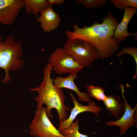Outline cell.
<instances>
[{"label":"cell","instance_id":"1","mask_svg":"<svg viewBox=\"0 0 137 137\" xmlns=\"http://www.w3.org/2000/svg\"><path fill=\"white\" fill-rule=\"evenodd\" d=\"M102 22L95 21L91 26L82 28L74 25V31H66L68 39H80L87 41L97 50L99 58L102 60L113 56L119 49L120 42L114 37V31L118 23V20L108 11Z\"/></svg>","mask_w":137,"mask_h":137},{"label":"cell","instance_id":"2","mask_svg":"<svg viewBox=\"0 0 137 137\" xmlns=\"http://www.w3.org/2000/svg\"><path fill=\"white\" fill-rule=\"evenodd\" d=\"M52 70L51 65L48 63L43 69V78L41 84L39 87L29 90L38 93V95L35 98L37 102V109L42 107L45 104L47 106V116L52 119L53 116L51 110L55 108L58 113L59 121L61 122L67 118V111H70L71 108L65 104L66 97L62 89L57 88L53 83L54 79L51 77Z\"/></svg>","mask_w":137,"mask_h":137},{"label":"cell","instance_id":"3","mask_svg":"<svg viewBox=\"0 0 137 137\" xmlns=\"http://www.w3.org/2000/svg\"><path fill=\"white\" fill-rule=\"evenodd\" d=\"M2 36H0V68L5 72L4 78L1 81L7 84L11 78L10 71H18L22 67L24 61L22 58L23 53L21 41L16 40L13 36H8L4 40Z\"/></svg>","mask_w":137,"mask_h":137},{"label":"cell","instance_id":"4","mask_svg":"<svg viewBox=\"0 0 137 137\" xmlns=\"http://www.w3.org/2000/svg\"><path fill=\"white\" fill-rule=\"evenodd\" d=\"M64 49L79 65L88 67L99 58L98 53L90 43L80 39H68L64 45Z\"/></svg>","mask_w":137,"mask_h":137},{"label":"cell","instance_id":"5","mask_svg":"<svg viewBox=\"0 0 137 137\" xmlns=\"http://www.w3.org/2000/svg\"><path fill=\"white\" fill-rule=\"evenodd\" d=\"M47 114L46 107L37 109L29 125L30 135L36 137H66L53 125Z\"/></svg>","mask_w":137,"mask_h":137},{"label":"cell","instance_id":"6","mask_svg":"<svg viewBox=\"0 0 137 137\" xmlns=\"http://www.w3.org/2000/svg\"><path fill=\"white\" fill-rule=\"evenodd\" d=\"M49 60L52 69L59 75L68 73L77 75L84 68L77 63L63 48H56L51 54Z\"/></svg>","mask_w":137,"mask_h":137},{"label":"cell","instance_id":"7","mask_svg":"<svg viewBox=\"0 0 137 137\" xmlns=\"http://www.w3.org/2000/svg\"><path fill=\"white\" fill-rule=\"evenodd\" d=\"M119 87L122 91V96L124 101L125 111L122 116L115 121H110L107 122L108 126H116L120 128V134L121 135L124 134L131 127L136 125L137 122V109L136 103L135 107L132 108L130 104L128 103L124 96V86L122 84Z\"/></svg>","mask_w":137,"mask_h":137},{"label":"cell","instance_id":"8","mask_svg":"<svg viewBox=\"0 0 137 137\" xmlns=\"http://www.w3.org/2000/svg\"><path fill=\"white\" fill-rule=\"evenodd\" d=\"M24 7L22 0H0V23L11 25Z\"/></svg>","mask_w":137,"mask_h":137},{"label":"cell","instance_id":"9","mask_svg":"<svg viewBox=\"0 0 137 137\" xmlns=\"http://www.w3.org/2000/svg\"><path fill=\"white\" fill-rule=\"evenodd\" d=\"M69 94L73 99L74 106L72 108L68 117L66 120L59 123L58 130L60 132L69 127L77 115L81 113L85 112H92L94 113L98 118L99 113L102 110V108L96 105L94 101H91L89 102L87 106L83 105L78 102L72 92Z\"/></svg>","mask_w":137,"mask_h":137},{"label":"cell","instance_id":"10","mask_svg":"<svg viewBox=\"0 0 137 137\" xmlns=\"http://www.w3.org/2000/svg\"><path fill=\"white\" fill-rule=\"evenodd\" d=\"M61 20L59 14L50 6L41 13L37 19L41 23L40 27L45 32H49L55 30L58 27Z\"/></svg>","mask_w":137,"mask_h":137},{"label":"cell","instance_id":"11","mask_svg":"<svg viewBox=\"0 0 137 137\" xmlns=\"http://www.w3.org/2000/svg\"><path fill=\"white\" fill-rule=\"evenodd\" d=\"M78 77V76L76 74H70L66 78L58 76L54 79L53 83L58 88H65L73 91L76 93L81 101L90 102L91 101V98L89 94L86 92H81L74 83V80Z\"/></svg>","mask_w":137,"mask_h":137},{"label":"cell","instance_id":"12","mask_svg":"<svg viewBox=\"0 0 137 137\" xmlns=\"http://www.w3.org/2000/svg\"><path fill=\"white\" fill-rule=\"evenodd\" d=\"M137 8L126 7L124 8L123 18L121 22L117 25L114 34V37L119 42L123 41L129 36L135 35L129 33L128 26L129 22L137 12Z\"/></svg>","mask_w":137,"mask_h":137},{"label":"cell","instance_id":"13","mask_svg":"<svg viewBox=\"0 0 137 137\" xmlns=\"http://www.w3.org/2000/svg\"><path fill=\"white\" fill-rule=\"evenodd\" d=\"M106 99L103 101L106 109L111 115L118 120L124 112L125 106L120 97L113 94L106 95Z\"/></svg>","mask_w":137,"mask_h":137},{"label":"cell","instance_id":"14","mask_svg":"<svg viewBox=\"0 0 137 137\" xmlns=\"http://www.w3.org/2000/svg\"><path fill=\"white\" fill-rule=\"evenodd\" d=\"M24 7L27 14L32 13L36 17L41 13L51 6L48 0H23Z\"/></svg>","mask_w":137,"mask_h":137},{"label":"cell","instance_id":"15","mask_svg":"<svg viewBox=\"0 0 137 137\" xmlns=\"http://www.w3.org/2000/svg\"><path fill=\"white\" fill-rule=\"evenodd\" d=\"M88 94L91 98H94L98 101H103L107 99L104 93L105 89L101 86H94L85 84Z\"/></svg>","mask_w":137,"mask_h":137},{"label":"cell","instance_id":"16","mask_svg":"<svg viewBox=\"0 0 137 137\" xmlns=\"http://www.w3.org/2000/svg\"><path fill=\"white\" fill-rule=\"evenodd\" d=\"M79 119L76 118L75 121L73 122L69 127L61 132L66 137H88V135L79 132Z\"/></svg>","mask_w":137,"mask_h":137},{"label":"cell","instance_id":"17","mask_svg":"<svg viewBox=\"0 0 137 137\" xmlns=\"http://www.w3.org/2000/svg\"><path fill=\"white\" fill-rule=\"evenodd\" d=\"M76 1L79 4H82L88 9L102 7L107 3L106 0H76Z\"/></svg>","mask_w":137,"mask_h":137},{"label":"cell","instance_id":"18","mask_svg":"<svg viewBox=\"0 0 137 137\" xmlns=\"http://www.w3.org/2000/svg\"><path fill=\"white\" fill-rule=\"evenodd\" d=\"M119 10H122L126 7L137 8V0H109Z\"/></svg>","mask_w":137,"mask_h":137},{"label":"cell","instance_id":"19","mask_svg":"<svg viewBox=\"0 0 137 137\" xmlns=\"http://www.w3.org/2000/svg\"><path fill=\"white\" fill-rule=\"evenodd\" d=\"M124 54L131 55L135 60L136 68L135 71L133 76V79L135 80L137 77V48L133 46L125 47L121 51L118 53L117 55L118 57H120L122 55Z\"/></svg>","mask_w":137,"mask_h":137},{"label":"cell","instance_id":"20","mask_svg":"<svg viewBox=\"0 0 137 137\" xmlns=\"http://www.w3.org/2000/svg\"><path fill=\"white\" fill-rule=\"evenodd\" d=\"M49 3L51 6H52L54 4L58 5L62 4L64 3L65 0H48Z\"/></svg>","mask_w":137,"mask_h":137},{"label":"cell","instance_id":"21","mask_svg":"<svg viewBox=\"0 0 137 137\" xmlns=\"http://www.w3.org/2000/svg\"><path fill=\"white\" fill-rule=\"evenodd\" d=\"M1 91L0 89V96H1Z\"/></svg>","mask_w":137,"mask_h":137},{"label":"cell","instance_id":"22","mask_svg":"<svg viewBox=\"0 0 137 137\" xmlns=\"http://www.w3.org/2000/svg\"></svg>","mask_w":137,"mask_h":137}]
</instances>
